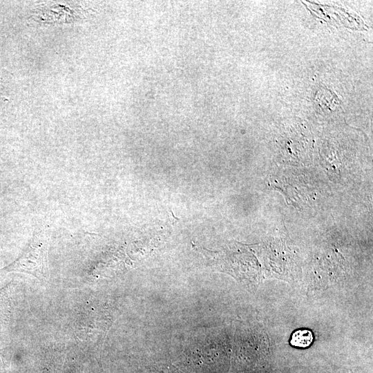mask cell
Listing matches in <instances>:
<instances>
[{
  "label": "cell",
  "mask_w": 373,
  "mask_h": 373,
  "mask_svg": "<svg viewBox=\"0 0 373 373\" xmlns=\"http://www.w3.org/2000/svg\"><path fill=\"white\" fill-rule=\"evenodd\" d=\"M9 285H6L5 286V287L3 288H1L0 289V312H1L2 310V307H3V303L4 302V299L6 298V296L7 294V291L6 290L8 289V287Z\"/></svg>",
  "instance_id": "obj_3"
},
{
  "label": "cell",
  "mask_w": 373,
  "mask_h": 373,
  "mask_svg": "<svg viewBox=\"0 0 373 373\" xmlns=\"http://www.w3.org/2000/svg\"><path fill=\"white\" fill-rule=\"evenodd\" d=\"M7 99H4V96L3 95L2 93L0 90V104H2L4 102V101H6Z\"/></svg>",
  "instance_id": "obj_4"
},
{
  "label": "cell",
  "mask_w": 373,
  "mask_h": 373,
  "mask_svg": "<svg viewBox=\"0 0 373 373\" xmlns=\"http://www.w3.org/2000/svg\"><path fill=\"white\" fill-rule=\"evenodd\" d=\"M314 341L312 332L306 328L295 330L291 335L289 343L291 346L298 348H307L309 347Z\"/></svg>",
  "instance_id": "obj_2"
},
{
  "label": "cell",
  "mask_w": 373,
  "mask_h": 373,
  "mask_svg": "<svg viewBox=\"0 0 373 373\" xmlns=\"http://www.w3.org/2000/svg\"><path fill=\"white\" fill-rule=\"evenodd\" d=\"M48 230L37 232L23 249L21 254L12 263L0 269L2 272H21L34 276L40 281L49 278L48 250Z\"/></svg>",
  "instance_id": "obj_1"
}]
</instances>
